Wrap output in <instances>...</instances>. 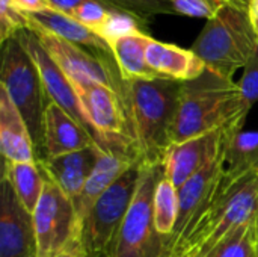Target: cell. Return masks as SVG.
Returning a JSON list of instances; mask_svg holds the SVG:
<instances>
[{
    "label": "cell",
    "mask_w": 258,
    "mask_h": 257,
    "mask_svg": "<svg viewBox=\"0 0 258 257\" xmlns=\"http://www.w3.org/2000/svg\"><path fill=\"white\" fill-rule=\"evenodd\" d=\"M222 180L224 161L219 151L178 189V220L172 235L163 239V256L177 244L195 218L210 204L218 194Z\"/></svg>",
    "instance_id": "obj_10"
},
{
    "label": "cell",
    "mask_w": 258,
    "mask_h": 257,
    "mask_svg": "<svg viewBox=\"0 0 258 257\" xmlns=\"http://www.w3.org/2000/svg\"><path fill=\"white\" fill-rule=\"evenodd\" d=\"M26 15L29 18L30 30H39L54 35L60 39L77 44L80 47L92 48L98 55H112L110 45L98 33L85 27L83 24H80L73 17L63 12L54 9H45Z\"/></svg>",
    "instance_id": "obj_18"
},
{
    "label": "cell",
    "mask_w": 258,
    "mask_h": 257,
    "mask_svg": "<svg viewBox=\"0 0 258 257\" xmlns=\"http://www.w3.org/2000/svg\"><path fill=\"white\" fill-rule=\"evenodd\" d=\"M224 133H210L180 144H171L163 156V176L180 189L215 155L221 151Z\"/></svg>",
    "instance_id": "obj_14"
},
{
    "label": "cell",
    "mask_w": 258,
    "mask_h": 257,
    "mask_svg": "<svg viewBox=\"0 0 258 257\" xmlns=\"http://www.w3.org/2000/svg\"><path fill=\"white\" fill-rule=\"evenodd\" d=\"M228 5L237 8V9H242V11H246L249 9V5H251V0H225Z\"/></svg>",
    "instance_id": "obj_34"
},
{
    "label": "cell",
    "mask_w": 258,
    "mask_h": 257,
    "mask_svg": "<svg viewBox=\"0 0 258 257\" xmlns=\"http://www.w3.org/2000/svg\"><path fill=\"white\" fill-rule=\"evenodd\" d=\"M245 101L249 108L258 103V47L246 67L243 68V76L237 83Z\"/></svg>",
    "instance_id": "obj_30"
},
{
    "label": "cell",
    "mask_w": 258,
    "mask_h": 257,
    "mask_svg": "<svg viewBox=\"0 0 258 257\" xmlns=\"http://www.w3.org/2000/svg\"><path fill=\"white\" fill-rule=\"evenodd\" d=\"M60 257H83L82 254H79V253H68V254H63V256Z\"/></svg>",
    "instance_id": "obj_36"
},
{
    "label": "cell",
    "mask_w": 258,
    "mask_h": 257,
    "mask_svg": "<svg viewBox=\"0 0 258 257\" xmlns=\"http://www.w3.org/2000/svg\"><path fill=\"white\" fill-rule=\"evenodd\" d=\"M248 14H249V18L252 21V26H254L255 32L258 33V0H251Z\"/></svg>",
    "instance_id": "obj_33"
},
{
    "label": "cell",
    "mask_w": 258,
    "mask_h": 257,
    "mask_svg": "<svg viewBox=\"0 0 258 257\" xmlns=\"http://www.w3.org/2000/svg\"><path fill=\"white\" fill-rule=\"evenodd\" d=\"M32 223L36 257H60L68 253L83 256L80 223L74 201L47 177L42 195L32 214Z\"/></svg>",
    "instance_id": "obj_9"
},
{
    "label": "cell",
    "mask_w": 258,
    "mask_h": 257,
    "mask_svg": "<svg viewBox=\"0 0 258 257\" xmlns=\"http://www.w3.org/2000/svg\"><path fill=\"white\" fill-rule=\"evenodd\" d=\"M224 176L230 180L258 174V130L234 129L222 135Z\"/></svg>",
    "instance_id": "obj_20"
},
{
    "label": "cell",
    "mask_w": 258,
    "mask_h": 257,
    "mask_svg": "<svg viewBox=\"0 0 258 257\" xmlns=\"http://www.w3.org/2000/svg\"><path fill=\"white\" fill-rule=\"evenodd\" d=\"M92 147L100 145L89 130L59 105L47 101L42 120V151L39 161Z\"/></svg>",
    "instance_id": "obj_13"
},
{
    "label": "cell",
    "mask_w": 258,
    "mask_h": 257,
    "mask_svg": "<svg viewBox=\"0 0 258 257\" xmlns=\"http://www.w3.org/2000/svg\"><path fill=\"white\" fill-rule=\"evenodd\" d=\"M15 36L18 38L21 45L26 48V52L30 55L32 61L35 62V65L39 71V76H41V82H42L47 100L59 105L62 109H65L70 115H73L77 121H80L89 130V126L86 123V118H85L83 111L79 103V97H77L70 79L60 70V67L53 61V58L48 55V52L44 48V45L41 44L36 33L30 29H23ZM89 133H91V130H89Z\"/></svg>",
    "instance_id": "obj_11"
},
{
    "label": "cell",
    "mask_w": 258,
    "mask_h": 257,
    "mask_svg": "<svg viewBox=\"0 0 258 257\" xmlns=\"http://www.w3.org/2000/svg\"><path fill=\"white\" fill-rule=\"evenodd\" d=\"M71 85L98 145L106 151L139 159L125 103L119 92L97 82H71Z\"/></svg>",
    "instance_id": "obj_6"
},
{
    "label": "cell",
    "mask_w": 258,
    "mask_h": 257,
    "mask_svg": "<svg viewBox=\"0 0 258 257\" xmlns=\"http://www.w3.org/2000/svg\"><path fill=\"white\" fill-rule=\"evenodd\" d=\"M258 47L249 14L225 3L207 20L190 50L207 70L233 80L237 70L245 68Z\"/></svg>",
    "instance_id": "obj_4"
},
{
    "label": "cell",
    "mask_w": 258,
    "mask_h": 257,
    "mask_svg": "<svg viewBox=\"0 0 258 257\" xmlns=\"http://www.w3.org/2000/svg\"><path fill=\"white\" fill-rule=\"evenodd\" d=\"M0 82V86L23 115L35 144L36 161H39L42 151V120L48 100L39 71L17 36L2 44Z\"/></svg>",
    "instance_id": "obj_5"
},
{
    "label": "cell",
    "mask_w": 258,
    "mask_h": 257,
    "mask_svg": "<svg viewBox=\"0 0 258 257\" xmlns=\"http://www.w3.org/2000/svg\"><path fill=\"white\" fill-rule=\"evenodd\" d=\"M3 179L9 182L21 206L32 215L42 195L45 177L36 162H6Z\"/></svg>",
    "instance_id": "obj_22"
},
{
    "label": "cell",
    "mask_w": 258,
    "mask_h": 257,
    "mask_svg": "<svg viewBox=\"0 0 258 257\" xmlns=\"http://www.w3.org/2000/svg\"><path fill=\"white\" fill-rule=\"evenodd\" d=\"M136 161L135 158H128L124 155L112 153V151H103L86 180V185L80 195L74 200V208L77 211L79 223L82 226L83 220L92 209V206L97 203V200L113 185V182L124 174Z\"/></svg>",
    "instance_id": "obj_19"
},
{
    "label": "cell",
    "mask_w": 258,
    "mask_h": 257,
    "mask_svg": "<svg viewBox=\"0 0 258 257\" xmlns=\"http://www.w3.org/2000/svg\"><path fill=\"white\" fill-rule=\"evenodd\" d=\"M112 11L116 9H113L103 0H88L83 5H80L70 17H73L85 27L91 29L92 32L100 33V30L109 20Z\"/></svg>",
    "instance_id": "obj_27"
},
{
    "label": "cell",
    "mask_w": 258,
    "mask_h": 257,
    "mask_svg": "<svg viewBox=\"0 0 258 257\" xmlns=\"http://www.w3.org/2000/svg\"><path fill=\"white\" fill-rule=\"evenodd\" d=\"M0 257H36L32 215L5 179L0 183Z\"/></svg>",
    "instance_id": "obj_12"
},
{
    "label": "cell",
    "mask_w": 258,
    "mask_h": 257,
    "mask_svg": "<svg viewBox=\"0 0 258 257\" xmlns=\"http://www.w3.org/2000/svg\"><path fill=\"white\" fill-rule=\"evenodd\" d=\"M162 174V165L142 162L133 201L106 257H163V238L153 217V195Z\"/></svg>",
    "instance_id": "obj_7"
},
{
    "label": "cell",
    "mask_w": 258,
    "mask_h": 257,
    "mask_svg": "<svg viewBox=\"0 0 258 257\" xmlns=\"http://www.w3.org/2000/svg\"><path fill=\"white\" fill-rule=\"evenodd\" d=\"M147 64L163 79L177 82L195 80L207 70L206 64L192 52L151 38L147 47Z\"/></svg>",
    "instance_id": "obj_16"
},
{
    "label": "cell",
    "mask_w": 258,
    "mask_h": 257,
    "mask_svg": "<svg viewBox=\"0 0 258 257\" xmlns=\"http://www.w3.org/2000/svg\"><path fill=\"white\" fill-rule=\"evenodd\" d=\"M181 83L163 77L135 79L124 83L122 100L135 147L144 164L162 165L163 162V156L171 145V130Z\"/></svg>",
    "instance_id": "obj_3"
},
{
    "label": "cell",
    "mask_w": 258,
    "mask_h": 257,
    "mask_svg": "<svg viewBox=\"0 0 258 257\" xmlns=\"http://www.w3.org/2000/svg\"><path fill=\"white\" fill-rule=\"evenodd\" d=\"M175 14L197 17V18H212L227 2L225 0H171Z\"/></svg>",
    "instance_id": "obj_29"
},
{
    "label": "cell",
    "mask_w": 258,
    "mask_h": 257,
    "mask_svg": "<svg viewBox=\"0 0 258 257\" xmlns=\"http://www.w3.org/2000/svg\"><path fill=\"white\" fill-rule=\"evenodd\" d=\"M29 29V18L17 9L12 0H0V41L2 44L14 38L20 30Z\"/></svg>",
    "instance_id": "obj_28"
},
{
    "label": "cell",
    "mask_w": 258,
    "mask_h": 257,
    "mask_svg": "<svg viewBox=\"0 0 258 257\" xmlns=\"http://www.w3.org/2000/svg\"><path fill=\"white\" fill-rule=\"evenodd\" d=\"M249 109L237 83L206 70L198 79L181 83L171 144L240 129Z\"/></svg>",
    "instance_id": "obj_1"
},
{
    "label": "cell",
    "mask_w": 258,
    "mask_h": 257,
    "mask_svg": "<svg viewBox=\"0 0 258 257\" xmlns=\"http://www.w3.org/2000/svg\"><path fill=\"white\" fill-rule=\"evenodd\" d=\"M103 151L106 150L92 147L57 158L38 161L36 164L42 170L44 176L74 201L83 191L86 180L89 179Z\"/></svg>",
    "instance_id": "obj_15"
},
{
    "label": "cell",
    "mask_w": 258,
    "mask_h": 257,
    "mask_svg": "<svg viewBox=\"0 0 258 257\" xmlns=\"http://www.w3.org/2000/svg\"><path fill=\"white\" fill-rule=\"evenodd\" d=\"M0 148L6 162H36L35 144L30 130L12 103L6 91L0 86Z\"/></svg>",
    "instance_id": "obj_17"
},
{
    "label": "cell",
    "mask_w": 258,
    "mask_h": 257,
    "mask_svg": "<svg viewBox=\"0 0 258 257\" xmlns=\"http://www.w3.org/2000/svg\"><path fill=\"white\" fill-rule=\"evenodd\" d=\"M258 174L230 180L224 176L210 204L163 257H210L242 227L255 220Z\"/></svg>",
    "instance_id": "obj_2"
},
{
    "label": "cell",
    "mask_w": 258,
    "mask_h": 257,
    "mask_svg": "<svg viewBox=\"0 0 258 257\" xmlns=\"http://www.w3.org/2000/svg\"><path fill=\"white\" fill-rule=\"evenodd\" d=\"M14 6L24 14L39 12L45 9H51L48 0H12Z\"/></svg>",
    "instance_id": "obj_31"
},
{
    "label": "cell",
    "mask_w": 258,
    "mask_h": 257,
    "mask_svg": "<svg viewBox=\"0 0 258 257\" xmlns=\"http://www.w3.org/2000/svg\"><path fill=\"white\" fill-rule=\"evenodd\" d=\"M151 36L145 32L133 33L110 44L116 67L124 80L157 79L159 76L147 64V47Z\"/></svg>",
    "instance_id": "obj_21"
},
{
    "label": "cell",
    "mask_w": 258,
    "mask_h": 257,
    "mask_svg": "<svg viewBox=\"0 0 258 257\" xmlns=\"http://www.w3.org/2000/svg\"><path fill=\"white\" fill-rule=\"evenodd\" d=\"M103 2H106L109 6H112L116 11L136 17L142 23H147L154 15H162V14L175 15L171 0H103Z\"/></svg>",
    "instance_id": "obj_24"
},
{
    "label": "cell",
    "mask_w": 258,
    "mask_h": 257,
    "mask_svg": "<svg viewBox=\"0 0 258 257\" xmlns=\"http://www.w3.org/2000/svg\"><path fill=\"white\" fill-rule=\"evenodd\" d=\"M254 229H255V241H257V256H258V211L254 220Z\"/></svg>",
    "instance_id": "obj_35"
},
{
    "label": "cell",
    "mask_w": 258,
    "mask_h": 257,
    "mask_svg": "<svg viewBox=\"0 0 258 257\" xmlns=\"http://www.w3.org/2000/svg\"><path fill=\"white\" fill-rule=\"evenodd\" d=\"M142 161H136L97 200L80 226V248L85 257L106 256L133 201Z\"/></svg>",
    "instance_id": "obj_8"
},
{
    "label": "cell",
    "mask_w": 258,
    "mask_h": 257,
    "mask_svg": "<svg viewBox=\"0 0 258 257\" xmlns=\"http://www.w3.org/2000/svg\"><path fill=\"white\" fill-rule=\"evenodd\" d=\"M88 0H48L51 9L63 12L67 15H71L80 5H83Z\"/></svg>",
    "instance_id": "obj_32"
},
{
    "label": "cell",
    "mask_w": 258,
    "mask_h": 257,
    "mask_svg": "<svg viewBox=\"0 0 258 257\" xmlns=\"http://www.w3.org/2000/svg\"><path fill=\"white\" fill-rule=\"evenodd\" d=\"M210 257H258L254 221L242 227Z\"/></svg>",
    "instance_id": "obj_25"
},
{
    "label": "cell",
    "mask_w": 258,
    "mask_h": 257,
    "mask_svg": "<svg viewBox=\"0 0 258 257\" xmlns=\"http://www.w3.org/2000/svg\"><path fill=\"white\" fill-rule=\"evenodd\" d=\"M153 217L157 233L163 239L171 236L178 220V189L163 174L154 189Z\"/></svg>",
    "instance_id": "obj_23"
},
{
    "label": "cell",
    "mask_w": 258,
    "mask_h": 257,
    "mask_svg": "<svg viewBox=\"0 0 258 257\" xmlns=\"http://www.w3.org/2000/svg\"><path fill=\"white\" fill-rule=\"evenodd\" d=\"M142 21L138 20L136 17L121 12V11H112L109 20L106 21V24L103 26V29L100 30V36L110 45L112 42L118 41L119 38L133 35V33H139L142 32L139 24ZM145 24V23H142Z\"/></svg>",
    "instance_id": "obj_26"
}]
</instances>
